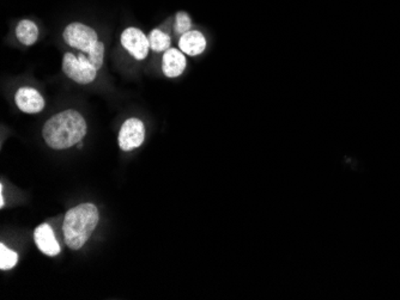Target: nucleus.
<instances>
[{
	"label": "nucleus",
	"instance_id": "f257e3e1",
	"mask_svg": "<svg viewBox=\"0 0 400 300\" xmlns=\"http://www.w3.org/2000/svg\"><path fill=\"white\" fill-rule=\"evenodd\" d=\"M88 126L82 114L67 109L55 114L43 125L42 137L53 150H65L75 147L83 140Z\"/></svg>",
	"mask_w": 400,
	"mask_h": 300
},
{
	"label": "nucleus",
	"instance_id": "f03ea898",
	"mask_svg": "<svg viewBox=\"0 0 400 300\" xmlns=\"http://www.w3.org/2000/svg\"><path fill=\"white\" fill-rule=\"evenodd\" d=\"M99 209L94 204H82L71 209L63 223L64 239L72 250H80L88 242L99 224Z\"/></svg>",
	"mask_w": 400,
	"mask_h": 300
},
{
	"label": "nucleus",
	"instance_id": "7ed1b4c3",
	"mask_svg": "<svg viewBox=\"0 0 400 300\" xmlns=\"http://www.w3.org/2000/svg\"><path fill=\"white\" fill-rule=\"evenodd\" d=\"M62 68L70 80L82 85L92 83L97 80V70L84 53H80L78 57L73 53H65Z\"/></svg>",
	"mask_w": 400,
	"mask_h": 300
},
{
	"label": "nucleus",
	"instance_id": "20e7f679",
	"mask_svg": "<svg viewBox=\"0 0 400 300\" xmlns=\"http://www.w3.org/2000/svg\"><path fill=\"white\" fill-rule=\"evenodd\" d=\"M63 40L67 46L88 55L99 43V35L92 27L80 22H73L64 29Z\"/></svg>",
	"mask_w": 400,
	"mask_h": 300
},
{
	"label": "nucleus",
	"instance_id": "39448f33",
	"mask_svg": "<svg viewBox=\"0 0 400 300\" xmlns=\"http://www.w3.org/2000/svg\"><path fill=\"white\" fill-rule=\"evenodd\" d=\"M145 139V126L137 117L127 119L119 130L117 142L121 150L129 152L142 145Z\"/></svg>",
	"mask_w": 400,
	"mask_h": 300
},
{
	"label": "nucleus",
	"instance_id": "423d86ee",
	"mask_svg": "<svg viewBox=\"0 0 400 300\" xmlns=\"http://www.w3.org/2000/svg\"><path fill=\"white\" fill-rule=\"evenodd\" d=\"M120 42L121 46L125 48L126 52L138 61H142L149 54L150 50L149 38L138 28L134 27L126 28L121 33Z\"/></svg>",
	"mask_w": 400,
	"mask_h": 300
},
{
	"label": "nucleus",
	"instance_id": "0eeeda50",
	"mask_svg": "<svg viewBox=\"0 0 400 300\" xmlns=\"http://www.w3.org/2000/svg\"><path fill=\"white\" fill-rule=\"evenodd\" d=\"M15 103L17 108L25 114H38L45 109V100L41 93L30 87H23L17 90Z\"/></svg>",
	"mask_w": 400,
	"mask_h": 300
},
{
	"label": "nucleus",
	"instance_id": "6e6552de",
	"mask_svg": "<svg viewBox=\"0 0 400 300\" xmlns=\"http://www.w3.org/2000/svg\"><path fill=\"white\" fill-rule=\"evenodd\" d=\"M187 66L185 53L178 48H169L162 58V72L167 78H178L184 73Z\"/></svg>",
	"mask_w": 400,
	"mask_h": 300
},
{
	"label": "nucleus",
	"instance_id": "1a4fd4ad",
	"mask_svg": "<svg viewBox=\"0 0 400 300\" xmlns=\"http://www.w3.org/2000/svg\"><path fill=\"white\" fill-rule=\"evenodd\" d=\"M34 239L38 249L47 256H57L60 254V246L53 230L48 224H42L35 229Z\"/></svg>",
	"mask_w": 400,
	"mask_h": 300
},
{
	"label": "nucleus",
	"instance_id": "9d476101",
	"mask_svg": "<svg viewBox=\"0 0 400 300\" xmlns=\"http://www.w3.org/2000/svg\"><path fill=\"white\" fill-rule=\"evenodd\" d=\"M206 38L199 30H190L179 38V50L190 57L203 54L206 50Z\"/></svg>",
	"mask_w": 400,
	"mask_h": 300
},
{
	"label": "nucleus",
	"instance_id": "9b49d317",
	"mask_svg": "<svg viewBox=\"0 0 400 300\" xmlns=\"http://www.w3.org/2000/svg\"><path fill=\"white\" fill-rule=\"evenodd\" d=\"M16 38L24 46H33L38 38V28L36 23L30 20H22L18 22L15 29Z\"/></svg>",
	"mask_w": 400,
	"mask_h": 300
},
{
	"label": "nucleus",
	"instance_id": "f8f14e48",
	"mask_svg": "<svg viewBox=\"0 0 400 300\" xmlns=\"http://www.w3.org/2000/svg\"><path fill=\"white\" fill-rule=\"evenodd\" d=\"M148 38L150 43V50L155 53H164L166 50L171 48V36L167 33H164L163 30H151Z\"/></svg>",
	"mask_w": 400,
	"mask_h": 300
},
{
	"label": "nucleus",
	"instance_id": "ddd939ff",
	"mask_svg": "<svg viewBox=\"0 0 400 300\" xmlns=\"http://www.w3.org/2000/svg\"><path fill=\"white\" fill-rule=\"evenodd\" d=\"M18 262V255L15 251L10 250L8 248L1 244L0 246V269L8 271L16 266Z\"/></svg>",
	"mask_w": 400,
	"mask_h": 300
},
{
	"label": "nucleus",
	"instance_id": "4468645a",
	"mask_svg": "<svg viewBox=\"0 0 400 300\" xmlns=\"http://www.w3.org/2000/svg\"><path fill=\"white\" fill-rule=\"evenodd\" d=\"M192 28V20L187 13L185 11H179L176 15V21H174V31L178 36L184 35Z\"/></svg>",
	"mask_w": 400,
	"mask_h": 300
},
{
	"label": "nucleus",
	"instance_id": "2eb2a0df",
	"mask_svg": "<svg viewBox=\"0 0 400 300\" xmlns=\"http://www.w3.org/2000/svg\"><path fill=\"white\" fill-rule=\"evenodd\" d=\"M104 53H106V48H104L103 42L99 41L97 46L94 47L92 52L87 55L97 71L103 66Z\"/></svg>",
	"mask_w": 400,
	"mask_h": 300
},
{
	"label": "nucleus",
	"instance_id": "dca6fc26",
	"mask_svg": "<svg viewBox=\"0 0 400 300\" xmlns=\"http://www.w3.org/2000/svg\"><path fill=\"white\" fill-rule=\"evenodd\" d=\"M5 206L4 196H3V184H0V207L3 209Z\"/></svg>",
	"mask_w": 400,
	"mask_h": 300
}]
</instances>
